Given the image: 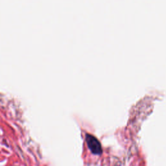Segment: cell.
<instances>
[{
  "mask_svg": "<svg viewBox=\"0 0 166 166\" xmlns=\"http://www.w3.org/2000/svg\"><path fill=\"white\" fill-rule=\"evenodd\" d=\"M86 142L88 148L90 149L91 152L94 154L99 155L102 153L101 143L94 136L87 134L86 135Z\"/></svg>",
  "mask_w": 166,
  "mask_h": 166,
  "instance_id": "1",
  "label": "cell"
}]
</instances>
